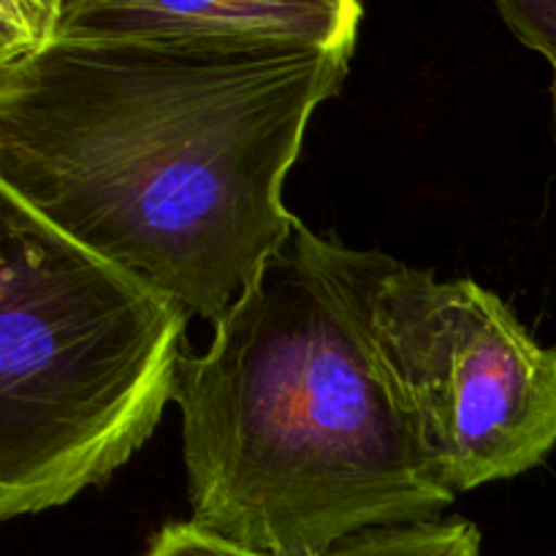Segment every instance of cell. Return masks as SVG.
I'll return each mask as SVG.
<instances>
[{
  "label": "cell",
  "mask_w": 556,
  "mask_h": 556,
  "mask_svg": "<svg viewBox=\"0 0 556 556\" xmlns=\"http://www.w3.org/2000/svg\"><path fill=\"white\" fill-rule=\"evenodd\" d=\"M63 9L65 0H0V71L58 43Z\"/></svg>",
  "instance_id": "cell-7"
},
{
  "label": "cell",
  "mask_w": 556,
  "mask_h": 556,
  "mask_svg": "<svg viewBox=\"0 0 556 556\" xmlns=\"http://www.w3.org/2000/svg\"><path fill=\"white\" fill-rule=\"evenodd\" d=\"M190 521L255 554L315 556L456 497L424 470L364 342L337 239H291L179 367Z\"/></svg>",
  "instance_id": "cell-2"
},
{
  "label": "cell",
  "mask_w": 556,
  "mask_h": 556,
  "mask_svg": "<svg viewBox=\"0 0 556 556\" xmlns=\"http://www.w3.org/2000/svg\"><path fill=\"white\" fill-rule=\"evenodd\" d=\"M351 58L58 41L0 71V188L212 324L291 239L286 179Z\"/></svg>",
  "instance_id": "cell-1"
},
{
  "label": "cell",
  "mask_w": 556,
  "mask_h": 556,
  "mask_svg": "<svg viewBox=\"0 0 556 556\" xmlns=\"http://www.w3.org/2000/svg\"><path fill=\"white\" fill-rule=\"evenodd\" d=\"M362 0H65L58 41L356 49Z\"/></svg>",
  "instance_id": "cell-5"
},
{
  "label": "cell",
  "mask_w": 556,
  "mask_h": 556,
  "mask_svg": "<svg viewBox=\"0 0 556 556\" xmlns=\"http://www.w3.org/2000/svg\"><path fill=\"white\" fill-rule=\"evenodd\" d=\"M141 556H269L239 548L193 521H168ZM315 556H481V532L467 519H432L418 525L383 527L337 543Z\"/></svg>",
  "instance_id": "cell-6"
},
{
  "label": "cell",
  "mask_w": 556,
  "mask_h": 556,
  "mask_svg": "<svg viewBox=\"0 0 556 556\" xmlns=\"http://www.w3.org/2000/svg\"><path fill=\"white\" fill-rule=\"evenodd\" d=\"M190 318L0 188V519L68 505L144 448Z\"/></svg>",
  "instance_id": "cell-3"
},
{
  "label": "cell",
  "mask_w": 556,
  "mask_h": 556,
  "mask_svg": "<svg viewBox=\"0 0 556 556\" xmlns=\"http://www.w3.org/2000/svg\"><path fill=\"white\" fill-rule=\"evenodd\" d=\"M337 261L375 372L424 470L451 497L525 476L556 448V348L476 280L380 250Z\"/></svg>",
  "instance_id": "cell-4"
},
{
  "label": "cell",
  "mask_w": 556,
  "mask_h": 556,
  "mask_svg": "<svg viewBox=\"0 0 556 556\" xmlns=\"http://www.w3.org/2000/svg\"><path fill=\"white\" fill-rule=\"evenodd\" d=\"M494 5L516 41L548 63L556 103V0H494Z\"/></svg>",
  "instance_id": "cell-8"
}]
</instances>
